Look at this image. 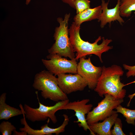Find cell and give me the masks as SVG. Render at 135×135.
<instances>
[{"label": "cell", "mask_w": 135, "mask_h": 135, "mask_svg": "<svg viewBox=\"0 0 135 135\" xmlns=\"http://www.w3.org/2000/svg\"><path fill=\"white\" fill-rule=\"evenodd\" d=\"M80 27L76 26L73 22L69 29L70 42L74 52H76L75 59L77 60L82 57L94 54L102 62V54L112 49V46H108L112 40L100 36L92 43L84 41L80 36Z\"/></svg>", "instance_id": "cell-1"}, {"label": "cell", "mask_w": 135, "mask_h": 135, "mask_svg": "<svg viewBox=\"0 0 135 135\" xmlns=\"http://www.w3.org/2000/svg\"><path fill=\"white\" fill-rule=\"evenodd\" d=\"M90 100L89 99H86L80 101L69 102L62 107L60 110H74L75 113L74 116L77 119V120L74 122L78 123V126L82 127L84 131H86L89 130L90 134L95 135L96 134L90 130L85 117L86 115L90 111L93 106L92 104H87Z\"/></svg>", "instance_id": "cell-9"}, {"label": "cell", "mask_w": 135, "mask_h": 135, "mask_svg": "<svg viewBox=\"0 0 135 135\" xmlns=\"http://www.w3.org/2000/svg\"><path fill=\"white\" fill-rule=\"evenodd\" d=\"M123 66L125 70H128L126 74L127 78L135 76V65L131 66L124 64Z\"/></svg>", "instance_id": "cell-21"}, {"label": "cell", "mask_w": 135, "mask_h": 135, "mask_svg": "<svg viewBox=\"0 0 135 135\" xmlns=\"http://www.w3.org/2000/svg\"><path fill=\"white\" fill-rule=\"evenodd\" d=\"M47 58L48 60L42 59V62L48 71L55 76L61 74H77L78 64L75 58L69 60L57 54H50Z\"/></svg>", "instance_id": "cell-7"}, {"label": "cell", "mask_w": 135, "mask_h": 135, "mask_svg": "<svg viewBox=\"0 0 135 135\" xmlns=\"http://www.w3.org/2000/svg\"><path fill=\"white\" fill-rule=\"evenodd\" d=\"M16 130V127L8 121H3L0 124V132L2 135H11Z\"/></svg>", "instance_id": "cell-19"}, {"label": "cell", "mask_w": 135, "mask_h": 135, "mask_svg": "<svg viewBox=\"0 0 135 135\" xmlns=\"http://www.w3.org/2000/svg\"><path fill=\"white\" fill-rule=\"evenodd\" d=\"M102 67L95 66L92 63L90 57L86 59L82 57L79 59L77 67V74L86 81L88 88L94 90L101 76Z\"/></svg>", "instance_id": "cell-8"}, {"label": "cell", "mask_w": 135, "mask_h": 135, "mask_svg": "<svg viewBox=\"0 0 135 135\" xmlns=\"http://www.w3.org/2000/svg\"><path fill=\"white\" fill-rule=\"evenodd\" d=\"M90 3L89 0H74V4L76 14L90 8Z\"/></svg>", "instance_id": "cell-18"}, {"label": "cell", "mask_w": 135, "mask_h": 135, "mask_svg": "<svg viewBox=\"0 0 135 135\" xmlns=\"http://www.w3.org/2000/svg\"><path fill=\"white\" fill-rule=\"evenodd\" d=\"M120 0H118L116 6L111 9L108 8L109 0L106 2L104 0H102V12L98 19V22H100L101 28H104L108 23L110 25L112 22L115 21H118L121 25L124 22V20L120 15L119 8Z\"/></svg>", "instance_id": "cell-12"}, {"label": "cell", "mask_w": 135, "mask_h": 135, "mask_svg": "<svg viewBox=\"0 0 135 135\" xmlns=\"http://www.w3.org/2000/svg\"><path fill=\"white\" fill-rule=\"evenodd\" d=\"M18 132L16 131V130H14L13 131V135H28L27 133L24 131H20Z\"/></svg>", "instance_id": "cell-23"}, {"label": "cell", "mask_w": 135, "mask_h": 135, "mask_svg": "<svg viewBox=\"0 0 135 135\" xmlns=\"http://www.w3.org/2000/svg\"><path fill=\"white\" fill-rule=\"evenodd\" d=\"M117 113L122 114L126 118V121L128 124L135 125V110H131L122 107L120 104L115 108Z\"/></svg>", "instance_id": "cell-17"}, {"label": "cell", "mask_w": 135, "mask_h": 135, "mask_svg": "<svg viewBox=\"0 0 135 135\" xmlns=\"http://www.w3.org/2000/svg\"><path fill=\"white\" fill-rule=\"evenodd\" d=\"M70 16V13L66 14L64 19L61 17L57 18L59 26L55 29L53 37L55 42L48 52L50 54H57L72 59L76 56L68 36V24Z\"/></svg>", "instance_id": "cell-3"}, {"label": "cell", "mask_w": 135, "mask_h": 135, "mask_svg": "<svg viewBox=\"0 0 135 135\" xmlns=\"http://www.w3.org/2000/svg\"><path fill=\"white\" fill-rule=\"evenodd\" d=\"M58 85L62 91L66 94L83 90L87 86L85 80L78 74H61L58 75Z\"/></svg>", "instance_id": "cell-10"}, {"label": "cell", "mask_w": 135, "mask_h": 135, "mask_svg": "<svg viewBox=\"0 0 135 135\" xmlns=\"http://www.w3.org/2000/svg\"><path fill=\"white\" fill-rule=\"evenodd\" d=\"M113 129L111 130V135H126L122 130V124L121 119L118 117L116 119Z\"/></svg>", "instance_id": "cell-20"}, {"label": "cell", "mask_w": 135, "mask_h": 135, "mask_svg": "<svg viewBox=\"0 0 135 135\" xmlns=\"http://www.w3.org/2000/svg\"><path fill=\"white\" fill-rule=\"evenodd\" d=\"M6 93H4L0 96V120H8L12 117L25 114L21 104L19 106L21 110L11 106L6 103Z\"/></svg>", "instance_id": "cell-14"}, {"label": "cell", "mask_w": 135, "mask_h": 135, "mask_svg": "<svg viewBox=\"0 0 135 135\" xmlns=\"http://www.w3.org/2000/svg\"><path fill=\"white\" fill-rule=\"evenodd\" d=\"M32 86L41 91L42 96L57 102L68 99L67 95L59 87L57 78L48 71L44 70L35 75Z\"/></svg>", "instance_id": "cell-4"}, {"label": "cell", "mask_w": 135, "mask_h": 135, "mask_svg": "<svg viewBox=\"0 0 135 135\" xmlns=\"http://www.w3.org/2000/svg\"><path fill=\"white\" fill-rule=\"evenodd\" d=\"M37 98L39 104L38 108H32L26 104L23 107L26 118L32 122L44 121L49 118L54 124H56L57 122L56 112L69 102L68 99L58 101L54 105L49 106L42 104L38 97Z\"/></svg>", "instance_id": "cell-5"}, {"label": "cell", "mask_w": 135, "mask_h": 135, "mask_svg": "<svg viewBox=\"0 0 135 135\" xmlns=\"http://www.w3.org/2000/svg\"><path fill=\"white\" fill-rule=\"evenodd\" d=\"M121 16L128 17L135 11V0H121L120 6Z\"/></svg>", "instance_id": "cell-16"}, {"label": "cell", "mask_w": 135, "mask_h": 135, "mask_svg": "<svg viewBox=\"0 0 135 135\" xmlns=\"http://www.w3.org/2000/svg\"><path fill=\"white\" fill-rule=\"evenodd\" d=\"M74 0H62L64 3L68 4L71 7L75 9L74 2Z\"/></svg>", "instance_id": "cell-22"}, {"label": "cell", "mask_w": 135, "mask_h": 135, "mask_svg": "<svg viewBox=\"0 0 135 135\" xmlns=\"http://www.w3.org/2000/svg\"><path fill=\"white\" fill-rule=\"evenodd\" d=\"M102 12L101 6L93 8H90L79 14L74 18V22L78 26H80L83 22L98 19Z\"/></svg>", "instance_id": "cell-15"}, {"label": "cell", "mask_w": 135, "mask_h": 135, "mask_svg": "<svg viewBox=\"0 0 135 135\" xmlns=\"http://www.w3.org/2000/svg\"><path fill=\"white\" fill-rule=\"evenodd\" d=\"M23 118L20 121L21 124L23 125L24 127L20 128L19 129L20 131L26 132L29 135H51L54 134L58 135L64 132L65 128L70 120L68 116L64 114L63 115L64 118V121L62 125L58 127L55 128H50L48 126V123L41 126L40 130H34L28 125L26 120L25 114H23Z\"/></svg>", "instance_id": "cell-11"}, {"label": "cell", "mask_w": 135, "mask_h": 135, "mask_svg": "<svg viewBox=\"0 0 135 135\" xmlns=\"http://www.w3.org/2000/svg\"><path fill=\"white\" fill-rule=\"evenodd\" d=\"M135 96V92L134 94H129L128 96V97L130 98V100L128 103V104L127 106H129L130 105V104L131 100L132 99L133 97Z\"/></svg>", "instance_id": "cell-24"}, {"label": "cell", "mask_w": 135, "mask_h": 135, "mask_svg": "<svg viewBox=\"0 0 135 135\" xmlns=\"http://www.w3.org/2000/svg\"><path fill=\"white\" fill-rule=\"evenodd\" d=\"M124 72L119 66L113 65L111 66L102 67V71L94 89L100 96L103 97L106 94L117 99H123L126 91L123 88L126 85L120 81V77Z\"/></svg>", "instance_id": "cell-2"}, {"label": "cell", "mask_w": 135, "mask_h": 135, "mask_svg": "<svg viewBox=\"0 0 135 135\" xmlns=\"http://www.w3.org/2000/svg\"><path fill=\"white\" fill-rule=\"evenodd\" d=\"M31 0H26V5H28L30 2Z\"/></svg>", "instance_id": "cell-25"}, {"label": "cell", "mask_w": 135, "mask_h": 135, "mask_svg": "<svg viewBox=\"0 0 135 135\" xmlns=\"http://www.w3.org/2000/svg\"><path fill=\"white\" fill-rule=\"evenodd\" d=\"M104 95V98L87 114L86 118L88 125L104 120L114 112V109L124 102L123 99H116L110 94Z\"/></svg>", "instance_id": "cell-6"}, {"label": "cell", "mask_w": 135, "mask_h": 135, "mask_svg": "<svg viewBox=\"0 0 135 135\" xmlns=\"http://www.w3.org/2000/svg\"><path fill=\"white\" fill-rule=\"evenodd\" d=\"M118 114L116 111L102 122H97L89 125L90 130L99 135H111V128L114 124Z\"/></svg>", "instance_id": "cell-13"}]
</instances>
